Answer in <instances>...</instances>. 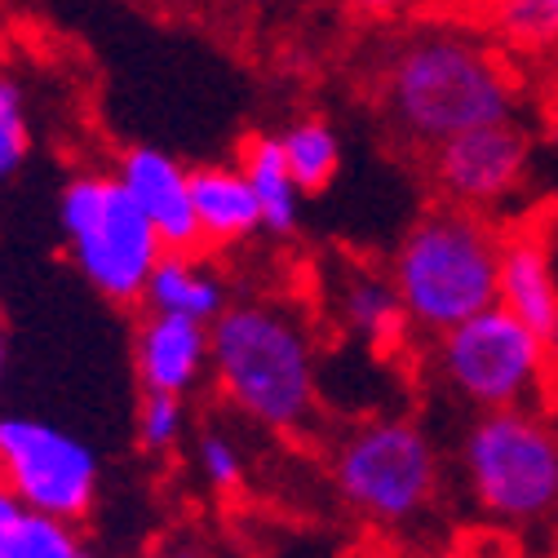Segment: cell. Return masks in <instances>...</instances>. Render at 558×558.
Wrapping results in <instances>:
<instances>
[{
    "instance_id": "8fae6325",
    "label": "cell",
    "mask_w": 558,
    "mask_h": 558,
    "mask_svg": "<svg viewBox=\"0 0 558 558\" xmlns=\"http://www.w3.org/2000/svg\"><path fill=\"white\" fill-rule=\"evenodd\" d=\"M497 302L541 337L549 364H558V270L545 235L527 227L501 235Z\"/></svg>"
},
{
    "instance_id": "5b68a950",
    "label": "cell",
    "mask_w": 558,
    "mask_h": 558,
    "mask_svg": "<svg viewBox=\"0 0 558 558\" xmlns=\"http://www.w3.org/2000/svg\"><path fill=\"white\" fill-rule=\"evenodd\" d=\"M470 501L501 523L558 514V430L536 408L478 412L461 439Z\"/></svg>"
},
{
    "instance_id": "ba28073f",
    "label": "cell",
    "mask_w": 558,
    "mask_h": 558,
    "mask_svg": "<svg viewBox=\"0 0 558 558\" xmlns=\"http://www.w3.org/2000/svg\"><path fill=\"white\" fill-rule=\"evenodd\" d=\"M0 483L32 514L81 523L98 506L102 461L76 430L27 412H0Z\"/></svg>"
},
{
    "instance_id": "cb8c5ba5",
    "label": "cell",
    "mask_w": 558,
    "mask_h": 558,
    "mask_svg": "<svg viewBox=\"0 0 558 558\" xmlns=\"http://www.w3.org/2000/svg\"><path fill=\"white\" fill-rule=\"evenodd\" d=\"M351 5H355L360 14H368V19H399V14H408V10L422 5V0H351Z\"/></svg>"
},
{
    "instance_id": "e0dca14e",
    "label": "cell",
    "mask_w": 558,
    "mask_h": 558,
    "mask_svg": "<svg viewBox=\"0 0 558 558\" xmlns=\"http://www.w3.org/2000/svg\"><path fill=\"white\" fill-rule=\"evenodd\" d=\"M279 151H284V165H289V173H293L302 195H319L341 169L337 129L328 120H319V116L293 120L284 133H279Z\"/></svg>"
},
{
    "instance_id": "2e32d148",
    "label": "cell",
    "mask_w": 558,
    "mask_h": 558,
    "mask_svg": "<svg viewBox=\"0 0 558 558\" xmlns=\"http://www.w3.org/2000/svg\"><path fill=\"white\" fill-rule=\"evenodd\" d=\"M341 319L355 337H364L373 345H390L408 332V315L399 306L395 284L373 270H360L341 284Z\"/></svg>"
},
{
    "instance_id": "ffe728a7",
    "label": "cell",
    "mask_w": 558,
    "mask_h": 558,
    "mask_svg": "<svg viewBox=\"0 0 558 558\" xmlns=\"http://www.w3.org/2000/svg\"><path fill=\"white\" fill-rule=\"evenodd\" d=\"M32 156V120L19 81L0 72V186L14 182Z\"/></svg>"
},
{
    "instance_id": "52a82bcc",
    "label": "cell",
    "mask_w": 558,
    "mask_h": 558,
    "mask_svg": "<svg viewBox=\"0 0 558 558\" xmlns=\"http://www.w3.org/2000/svg\"><path fill=\"white\" fill-rule=\"evenodd\" d=\"M435 377L474 412L532 408L554 373L541 337L501 302L435 337Z\"/></svg>"
},
{
    "instance_id": "7c38bea8",
    "label": "cell",
    "mask_w": 558,
    "mask_h": 558,
    "mask_svg": "<svg viewBox=\"0 0 558 558\" xmlns=\"http://www.w3.org/2000/svg\"><path fill=\"white\" fill-rule=\"evenodd\" d=\"M133 373L147 395L186 399L208 373V324L143 311L133 328Z\"/></svg>"
},
{
    "instance_id": "30bf717a",
    "label": "cell",
    "mask_w": 558,
    "mask_h": 558,
    "mask_svg": "<svg viewBox=\"0 0 558 558\" xmlns=\"http://www.w3.org/2000/svg\"><path fill=\"white\" fill-rule=\"evenodd\" d=\"M116 182L137 204V214L151 222L165 253H199L204 248L195 204H191V169L178 156H169L160 147H129V151H120Z\"/></svg>"
},
{
    "instance_id": "8992f818",
    "label": "cell",
    "mask_w": 558,
    "mask_h": 558,
    "mask_svg": "<svg viewBox=\"0 0 558 558\" xmlns=\"http://www.w3.org/2000/svg\"><path fill=\"white\" fill-rule=\"evenodd\" d=\"M332 487L373 523H408L439 493V448L412 416H373L332 448Z\"/></svg>"
},
{
    "instance_id": "d6986e66",
    "label": "cell",
    "mask_w": 558,
    "mask_h": 558,
    "mask_svg": "<svg viewBox=\"0 0 558 558\" xmlns=\"http://www.w3.org/2000/svg\"><path fill=\"white\" fill-rule=\"evenodd\" d=\"M133 435H137V448H143L147 457L173 452L186 435V399L143 390V399H137V416H133Z\"/></svg>"
},
{
    "instance_id": "d4e9b609",
    "label": "cell",
    "mask_w": 558,
    "mask_h": 558,
    "mask_svg": "<svg viewBox=\"0 0 558 558\" xmlns=\"http://www.w3.org/2000/svg\"><path fill=\"white\" fill-rule=\"evenodd\" d=\"M5 364H10V324H5V306H0V381H5Z\"/></svg>"
},
{
    "instance_id": "6da1fadb",
    "label": "cell",
    "mask_w": 558,
    "mask_h": 558,
    "mask_svg": "<svg viewBox=\"0 0 558 558\" xmlns=\"http://www.w3.org/2000/svg\"><path fill=\"white\" fill-rule=\"evenodd\" d=\"M381 107L408 143L435 151L470 129L514 120V81L478 40L422 32L390 53Z\"/></svg>"
},
{
    "instance_id": "484cf974",
    "label": "cell",
    "mask_w": 558,
    "mask_h": 558,
    "mask_svg": "<svg viewBox=\"0 0 558 558\" xmlns=\"http://www.w3.org/2000/svg\"><path fill=\"white\" fill-rule=\"evenodd\" d=\"M160 558H204L199 549H191V545H173V549H165Z\"/></svg>"
},
{
    "instance_id": "7a4b0ae2",
    "label": "cell",
    "mask_w": 558,
    "mask_h": 558,
    "mask_svg": "<svg viewBox=\"0 0 558 558\" xmlns=\"http://www.w3.org/2000/svg\"><path fill=\"white\" fill-rule=\"evenodd\" d=\"M208 377L244 422L293 435L311 426L319 403L315 345L284 306L231 302L208 324Z\"/></svg>"
},
{
    "instance_id": "5bb4252c",
    "label": "cell",
    "mask_w": 558,
    "mask_h": 558,
    "mask_svg": "<svg viewBox=\"0 0 558 558\" xmlns=\"http://www.w3.org/2000/svg\"><path fill=\"white\" fill-rule=\"evenodd\" d=\"M143 306L160 311V315H182L195 324H214L231 306V293H227L222 270L204 257V248L199 253H165L160 266L151 270Z\"/></svg>"
},
{
    "instance_id": "3957f363",
    "label": "cell",
    "mask_w": 558,
    "mask_h": 558,
    "mask_svg": "<svg viewBox=\"0 0 558 558\" xmlns=\"http://www.w3.org/2000/svg\"><path fill=\"white\" fill-rule=\"evenodd\" d=\"M501 279V231L470 208H426L416 218L395 257L390 284L408 315L412 332L444 337L448 328L497 306Z\"/></svg>"
},
{
    "instance_id": "44dd1931",
    "label": "cell",
    "mask_w": 558,
    "mask_h": 558,
    "mask_svg": "<svg viewBox=\"0 0 558 558\" xmlns=\"http://www.w3.org/2000/svg\"><path fill=\"white\" fill-rule=\"evenodd\" d=\"M195 465H199L204 483L214 487V493H222V497L244 493V483H248L244 448H240L227 430H218V426L199 430V439H195Z\"/></svg>"
},
{
    "instance_id": "9c48e42d",
    "label": "cell",
    "mask_w": 558,
    "mask_h": 558,
    "mask_svg": "<svg viewBox=\"0 0 558 558\" xmlns=\"http://www.w3.org/2000/svg\"><path fill=\"white\" fill-rule=\"evenodd\" d=\"M532 165V133L519 120L470 129L452 143L430 151V182L452 208L483 214L501 199H510Z\"/></svg>"
},
{
    "instance_id": "277c9868",
    "label": "cell",
    "mask_w": 558,
    "mask_h": 558,
    "mask_svg": "<svg viewBox=\"0 0 558 558\" xmlns=\"http://www.w3.org/2000/svg\"><path fill=\"white\" fill-rule=\"evenodd\" d=\"M58 231L72 266L102 302L143 306L165 244L116 173H76L66 182L58 191Z\"/></svg>"
},
{
    "instance_id": "ac0fdd59",
    "label": "cell",
    "mask_w": 558,
    "mask_h": 558,
    "mask_svg": "<svg viewBox=\"0 0 558 558\" xmlns=\"http://www.w3.org/2000/svg\"><path fill=\"white\" fill-rule=\"evenodd\" d=\"M10 558H94V549L85 545L76 523H62V519L27 510L19 532H14Z\"/></svg>"
},
{
    "instance_id": "4fadbf2b",
    "label": "cell",
    "mask_w": 558,
    "mask_h": 558,
    "mask_svg": "<svg viewBox=\"0 0 558 558\" xmlns=\"http://www.w3.org/2000/svg\"><path fill=\"white\" fill-rule=\"evenodd\" d=\"M191 204L204 248H235L262 231V208L240 165H195Z\"/></svg>"
},
{
    "instance_id": "9a60e30c",
    "label": "cell",
    "mask_w": 558,
    "mask_h": 558,
    "mask_svg": "<svg viewBox=\"0 0 558 558\" xmlns=\"http://www.w3.org/2000/svg\"><path fill=\"white\" fill-rule=\"evenodd\" d=\"M240 169L257 195L262 231H270L279 240L293 235L302 222V191L284 165V151H279V133H253L240 151Z\"/></svg>"
},
{
    "instance_id": "7402d4cb",
    "label": "cell",
    "mask_w": 558,
    "mask_h": 558,
    "mask_svg": "<svg viewBox=\"0 0 558 558\" xmlns=\"http://www.w3.org/2000/svg\"><path fill=\"white\" fill-rule=\"evenodd\" d=\"M497 27L514 45H549L558 40V0H501L497 5Z\"/></svg>"
},
{
    "instance_id": "603a6c76",
    "label": "cell",
    "mask_w": 558,
    "mask_h": 558,
    "mask_svg": "<svg viewBox=\"0 0 558 558\" xmlns=\"http://www.w3.org/2000/svg\"><path fill=\"white\" fill-rule=\"evenodd\" d=\"M23 501L10 493L5 483H0V558H10V545H14V532H19V523H23Z\"/></svg>"
}]
</instances>
